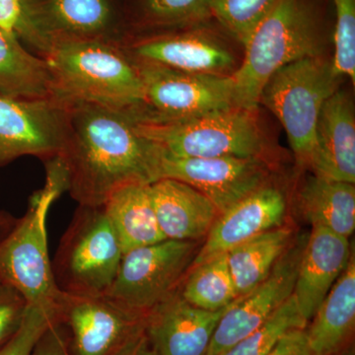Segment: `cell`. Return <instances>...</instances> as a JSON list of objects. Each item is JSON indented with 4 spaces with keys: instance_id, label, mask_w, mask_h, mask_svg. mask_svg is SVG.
Returning <instances> with one entry per match:
<instances>
[{
    "instance_id": "2e32d148",
    "label": "cell",
    "mask_w": 355,
    "mask_h": 355,
    "mask_svg": "<svg viewBox=\"0 0 355 355\" xmlns=\"http://www.w3.org/2000/svg\"><path fill=\"white\" fill-rule=\"evenodd\" d=\"M286 207L284 193L270 184L243 198L217 217L193 266L279 227L286 218Z\"/></svg>"
},
{
    "instance_id": "d590c367",
    "label": "cell",
    "mask_w": 355,
    "mask_h": 355,
    "mask_svg": "<svg viewBox=\"0 0 355 355\" xmlns=\"http://www.w3.org/2000/svg\"><path fill=\"white\" fill-rule=\"evenodd\" d=\"M114 355H157L151 347L146 329L135 336Z\"/></svg>"
},
{
    "instance_id": "5bb4252c",
    "label": "cell",
    "mask_w": 355,
    "mask_h": 355,
    "mask_svg": "<svg viewBox=\"0 0 355 355\" xmlns=\"http://www.w3.org/2000/svg\"><path fill=\"white\" fill-rule=\"evenodd\" d=\"M146 317L101 296L64 293L58 322L70 355H114L146 329Z\"/></svg>"
},
{
    "instance_id": "f1b7e54d",
    "label": "cell",
    "mask_w": 355,
    "mask_h": 355,
    "mask_svg": "<svg viewBox=\"0 0 355 355\" xmlns=\"http://www.w3.org/2000/svg\"><path fill=\"white\" fill-rule=\"evenodd\" d=\"M277 0H212V18L242 49Z\"/></svg>"
},
{
    "instance_id": "484cf974",
    "label": "cell",
    "mask_w": 355,
    "mask_h": 355,
    "mask_svg": "<svg viewBox=\"0 0 355 355\" xmlns=\"http://www.w3.org/2000/svg\"><path fill=\"white\" fill-rule=\"evenodd\" d=\"M286 226L266 231L227 253L228 265L238 297L246 295L270 275L280 257L294 240Z\"/></svg>"
},
{
    "instance_id": "9c48e42d",
    "label": "cell",
    "mask_w": 355,
    "mask_h": 355,
    "mask_svg": "<svg viewBox=\"0 0 355 355\" xmlns=\"http://www.w3.org/2000/svg\"><path fill=\"white\" fill-rule=\"evenodd\" d=\"M200 246V241L166 239L127 252L105 295L125 309L146 316L180 291Z\"/></svg>"
},
{
    "instance_id": "ffe728a7",
    "label": "cell",
    "mask_w": 355,
    "mask_h": 355,
    "mask_svg": "<svg viewBox=\"0 0 355 355\" xmlns=\"http://www.w3.org/2000/svg\"><path fill=\"white\" fill-rule=\"evenodd\" d=\"M149 191L166 239L202 241L220 216L209 198L184 182L157 180L149 184Z\"/></svg>"
},
{
    "instance_id": "7a4b0ae2",
    "label": "cell",
    "mask_w": 355,
    "mask_h": 355,
    "mask_svg": "<svg viewBox=\"0 0 355 355\" xmlns=\"http://www.w3.org/2000/svg\"><path fill=\"white\" fill-rule=\"evenodd\" d=\"M334 28L331 0H277L243 48L232 76L234 106L257 112L268 78L284 65L324 55Z\"/></svg>"
},
{
    "instance_id": "83f0119b",
    "label": "cell",
    "mask_w": 355,
    "mask_h": 355,
    "mask_svg": "<svg viewBox=\"0 0 355 355\" xmlns=\"http://www.w3.org/2000/svg\"><path fill=\"white\" fill-rule=\"evenodd\" d=\"M293 294L256 331L220 355H268L293 329L307 328Z\"/></svg>"
},
{
    "instance_id": "30bf717a",
    "label": "cell",
    "mask_w": 355,
    "mask_h": 355,
    "mask_svg": "<svg viewBox=\"0 0 355 355\" xmlns=\"http://www.w3.org/2000/svg\"><path fill=\"white\" fill-rule=\"evenodd\" d=\"M236 44L240 46L211 20L183 29L130 37L121 46L128 57L141 64L232 76L241 62Z\"/></svg>"
},
{
    "instance_id": "44dd1931",
    "label": "cell",
    "mask_w": 355,
    "mask_h": 355,
    "mask_svg": "<svg viewBox=\"0 0 355 355\" xmlns=\"http://www.w3.org/2000/svg\"><path fill=\"white\" fill-rule=\"evenodd\" d=\"M306 328L314 355H335L352 334L355 322V260L352 254L347 268L318 308Z\"/></svg>"
},
{
    "instance_id": "7402d4cb",
    "label": "cell",
    "mask_w": 355,
    "mask_h": 355,
    "mask_svg": "<svg viewBox=\"0 0 355 355\" xmlns=\"http://www.w3.org/2000/svg\"><path fill=\"white\" fill-rule=\"evenodd\" d=\"M149 184L123 187L103 205L123 254L166 240L159 228Z\"/></svg>"
},
{
    "instance_id": "f35d334b",
    "label": "cell",
    "mask_w": 355,
    "mask_h": 355,
    "mask_svg": "<svg viewBox=\"0 0 355 355\" xmlns=\"http://www.w3.org/2000/svg\"><path fill=\"white\" fill-rule=\"evenodd\" d=\"M352 355H354V354H352Z\"/></svg>"
},
{
    "instance_id": "603a6c76",
    "label": "cell",
    "mask_w": 355,
    "mask_h": 355,
    "mask_svg": "<svg viewBox=\"0 0 355 355\" xmlns=\"http://www.w3.org/2000/svg\"><path fill=\"white\" fill-rule=\"evenodd\" d=\"M299 207L312 227L326 228L347 239L354 234V184L314 174L301 189Z\"/></svg>"
},
{
    "instance_id": "8992f818",
    "label": "cell",
    "mask_w": 355,
    "mask_h": 355,
    "mask_svg": "<svg viewBox=\"0 0 355 355\" xmlns=\"http://www.w3.org/2000/svg\"><path fill=\"white\" fill-rule=\"evenodd\" d=\"M15 36L39 57L60 44H121L128 36L125 0H20Z\"/></svg>"
},
{
    "instance_id": "74e56055",
    "label": "cell",
    "mask_w": 355,
    "mask_h": 355,
    "mask_svg": "<svg viewBox=\"0 0 355 355\" xmlns=\"http://www.w3.org/2000/svg\"><path fill=\"white\" fill-rule=\"evenodd\" d=\"M2 284H3V282H2L1 279H0V286H1Z\"/></svg>"
},
{
    "instance_id": "6da1fadb",
    "label": "cell",
    "mask_w": 355,
    "mask_h": 355,
    "mask_svg": "<svg viewBox=\"0 0 355 355\" xmlns=\"http://www.w3.org/2000/svg\"><path fill=\"white\" fill-rule=\"evenodd\" d=\"M160 147L142 137L132 116L116 110L69 101L60 157L70 196L84 207H103L130 184L157 181Z\"/></svg>"
},
{
    "instance_id": "3957f363",
    "label": "cell",
    "mask_w": 355,
    "mask_h": 355,
    "mask_svg": "<svg viewBox=\"0 0 355 355\" xmlns=\"http://www.w3.org/2000/svg\"><path fill=\"white\" fill-rule=\"evenodd\" d=\"M41 58L48 64L55 96L60 99L89 103L128 114L144 108L139 67L120 44H60Z\"/></svg>"
},
{
    "instance_id": "5b68a950",
    "label": "cell",
    "mask_w": 355,
    "mask_h": 355,
    "mask_svg": "<svg viewBox=\"0 0 355 355\" xmlns=\"http://www.w3.org/2000/svg\"><path fill=\"white\" fill-rule=\"evenodd\" d=\"M132 119L142 137L178 157H265V135L257 112L232 106L178 120Z\"/></svg>"
},
{
    "instance_id": "52a82bcc",
    "label": "cell",
    "mask_w": 355,
    "mask_h": 355,
    "mask_svg": "<svg viewBox=\"0 0 355 355\" xmlns=\"http://www.w3.org/2000/svg\"><path fill=\"white\" fill-rule=\"evenodd\" d=\"M342 79L331 60L320 55L280 67L261 89L260 105L284 125L299 165L310 167L320 111Z\"/></svg>"
},
{
    "instance_id": "d6a6232c",
    "label": "cell",
    "mask_w": 355,
    "mask_h": 355,
    "mask_svg": "<svg viewBox=\"0 0 355 355\" xmlns=\"http://www.w3.org/2000/svg\"><path fill=\"white\" fill-rule=\"evenodd\" d=\"M32 355H70L67 335L62 324L53 322L44 331Z\"/></svg>"
},
{
    "instance_id": "ac0fdd59",
    "label": "cell",
    "mask_w": 355,
    "mask_h": 355,
    "mask_svg": "<svg viewBox=\"0 0 355 355\" xmlns=\"http://www.w3.org/2000/svg\"><path fill=\"white\" fill-rule=\"evenodd\" d=\"M310 167L320 176L355 183L354 107L342 89L331 95L320 111Z\"/></svg>"
},
{
    "instance_id": "4fadbf2b",
    "label": "cell",
    "mask_w": 355,
    "mask_h": 355,
    "mask_svg": "<svg viewBox=\"0 0 355 355\" xmlns=\"http://www.w3.org/2000/svg\"><path fill=\"white\" fill-rule=\"evenodd\" d=\"M160 150L158 180L174 179L190 184L214 203L219 214L270 184V169L263 158H184L161 147Z\"/></svg>"
},
{
    "instance_id": "cb8c5ba5",
    "label": "cell",
    "mask_w": 355,
    "mask_h": 355,
    "mask_svg": "<svg viewBox=\"0 0 355 355\" xmlns=\"http://www.w3.org/2000/svg\"><path fill=\"white\" fill-rule=\"evenodd\" d=\"M0 94L21 99L57 97L46 60L28 50L14 35L1 28Z\"/></svg>"
},
{
    "instance_id": "f546056e",
    "label": "cell",
    "mask_w": 355,
    "mask_h": 355,
    "mask_svg": "<svg viewBox=\"0 0 355 355\" xmlns=\"http://www.w3.org/2000/svg\"><path fill=\"white\" fill-rule=\"evenodd\" d=\"M335 12L334 70L355 83V0H331Z\"/></svg>"
},
{
    "instance_id": "d4e9b609",
    "label": "cell",
    "mask_w": 355,
    "mask_h": 355,
    "mask_svg": "<svg viewBox=\"0 0 355 355\" xmlns=\"http://www.w3.org/2000/svg\"><path fill=\"white\" fill-rule=\"evenodd\" d=\"M211 6L212 0H125L128 38L209 22Z\"/></svg>"
},
{
    "instance_id": "9a60e30c",
    "label": "cell",
    "mask_w": 355,
    "mask_h": 355,
    "mask_svg": "<svg viewBox=\"0 0 355 355\" xmlns=\"http://www.w3.org/2000/svg\"><path fill=\"white\" fill-rule=\"evenodd\" d=\"M308 236L294 238L270 275L224 311L217 324L207 355H220L265 323L291 297Z\"/></svg>"
},
{
    "instance_id": "836d02e7",
    "label": "cell",
    "mask_w": 355,
    "mask_h": 355,
    "mask_svg": "<svg viewBox=\"0 0 355 355\" xmlns=\"http://www.w3.org/2000/svg\"><path fill=\"white\" fill-rule=\"evenodd\" d=\"M268 355H314L305 329H293L284 335Z\"/></svg>"
},
{
    "instance_id": "e0dca14e",
    "label": "cell",
    "mask_w": 355,
    "mask_h": 355,
    "mask_svg": "<svg viewBox=\"0 0 355 355\" xmlns=\"http://www.w3.org/2000/svg\"><path fill=\"white\" fill-rule=\"evenodd\" d=\"M224 311L196 307L179 291L147 313L146 334L157 355H207Z\"/></svg>"
},
{
    "instance_id": "8d00e7d4",
    "label": "cell",
    "mask_w": 355,
    "mask_h": 355,
    "mask_svg": "<svg viewBox=\"0 0 355 355\" xmlns=\"http://www.w3.org/2000/svg\"><path fill=\"white\" fill-rule=\"evenodd\" d=\"M18 218L13 216L10 212L0 210V242L12 230Z\"/></svg>"
},
{
    "instance_id": "4316f807",
    "label": "cell",
    "mask_w": 355,
    "mask_h": 355,
    "mask_svg": "<svg viewBox=\"0 0 355 355\" xmlns=\"http://www.w3.org/2000/svg\"><path fill=\"white\" fill-rule=\"evenodd\" d=\"M180 294L191 305L210 312L226 309L239 298L229 268L227 253L191 266Z\"/></svg>"
},
{
    "instance_id": "277c9868",
    "label": "cell",
    "mask_w": 355,
    "mask_h": 355,
    "mask_svg": "<svg viewBox=\"0 0 355 355\" xmlns=\"http://www.w3.org/2000/svg\"><path fill=\"white\" fill-rule=\"evenodd\" d=\"M46 183L30 198L24 216L0 242V279L12 286L28 305L41 308L57 319L64 293L53 277L49 256L46 216L51 203L67 191V175L60 159L46 164Z\"/></svg>"
},
{
    "instance_id": "7c38bea8",
    "label": "cell",
    "mask_w": 355,
    "mask_h": 355,
    "mask_svg": "<svg viewBox=\"0 0 355 355\" xmlns=\"http://www.w3.org/2000/svg\"><path fill=\"white\" fill-rule=\"evenodd\" d=\"M69 101L60 98L21 99L0 94V168L22 156L44 163L64 147Z\"/></svg>"
},
{
    "instance_id": "8fae6325",
    "label": "cell",
    "mask_w": 355,
    "mask_h": 355,
    "mask_svg": "<svg viewBox=\"0 0 355 355\" xmlns=\"http://www.w3.org/2000/svg\"><path fill=\"white\" fill-rule=\"evenodd\" d=\"M135 62L144 84V108L132 116L178 120L234 106L232 76L190 73Z\"/></svg>"
},
{
    "instance_id": "4dcf8cb0",
    "label": "cell",
    "mask_w": 355,
    "mask_h": 355,
    "mask_svg": "<svg viewBox=\"0 0 355 355\" xmlns=\"http://www.w3.org/2000/svg\"><path fill=\"white\" fill-rule=\"evenodd\" d=\"M53 322H57V319L50 313L28 305L20 328L0 347V355H32L37 343Z\"/></svg>"
},
{
    "instance_id": "d6986e66",
    "label": "cell",
    "mask_w": 355,
    "mask_h": 355,
    "mask_svg": "<svg viewBox=\"0 0 355 355\" xmlns=\"http://www.w3.org/2000/svg\"><path fill=\"white\" fill-rule=\"evenodd\" d=\"M352 257L349 240L328 229L312 227L299 265L293 296L309 322Z\"/></svg>"
},
{
    "instance_id": "e575fe53",
    "label": "cell",
    "mask_w": 355,
    "mask_h": 355,
    "mask_svg": "<svg viewBox=\"0 0 355 355\" xmlns=\"http://www.w3.org/2000/svg\"><path fill=\"white\" fill-rule=\"evenodd\" d=\"M19 17L20 0H0V28L1 29L15 36V30Z\"/></svg>"
},
{
    "instance_id": "1f68e13d",
    "label": "cell",
    "mask_w": 355,
    "mask_h": 355,
    "mask_svg": "<svg viewBox=\"0 0 355 355\" xmlns=\"http://www.w3.org/2000/svg\"><path fill=\"white\" fill-rule=\"evenodd\" d=\"M27 308V301L15 288L6 284L0 286V347L20 328Z\"/></svg>"
},
{
    "instance_id": "ba28073f",
    "label": "cell",
    "mask_w": 355,
    "mask_h": 355,
    "mask_svg": "<svg viewBox=\"0 0 355 355\" xmlns=\"http://www.w3.org/2000/svg\"><path fill=\"white\" fill-rule=\"evenodd\" d=\"M123 256L104 207L79 205L51 261L55 284L71 295H105Z\"/></svg>"
}]
</instances>
